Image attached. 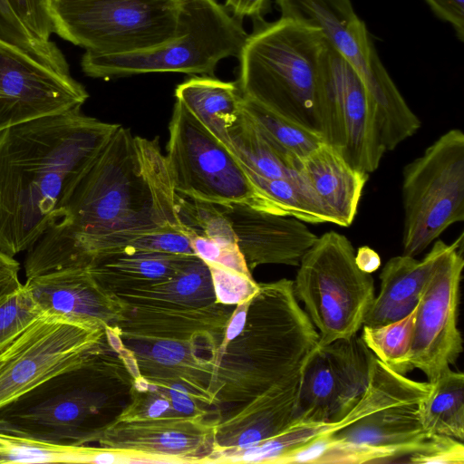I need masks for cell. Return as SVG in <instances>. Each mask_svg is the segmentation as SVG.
Segmentation results:
<instances>
[{
	"label": "cell",
	"instance_id": "cell-1",
	"mask_svg": "<svg viewBox=\"0 0 464 464\" xmlns=\"http://www.w3.org/2000/svg\"><path fill=\"white\" fill-rule=\"evenodd\" d=\"M176 191L158 140L119 126L81 179L58 218L24 260L26 279L88 268L134 237L181 225ZM185 232V231H184Z\"/></svg>",
	"mask_w": 464,
	"mask_h": 464
},
{
	"label": "cell",
	"instance_id": "cell-2",
	"mask_svg": "<svg viewBox=\"0 0 464 464\" xmlns=\"http://www.w3.org/2000/svg\"><path fill=\"white\" fill-rule=\"evenodd\" d=\"M120 125L79 110L0 133V251L29 250L58 218Z\"/></svg>",
	"mask_w": 464,
	"mask_h": 464
},
{
	"label": "cell",
	"instance_id": "cell-3",
	"mask_svg": "<svg viewBox=\"0 0 464 464\" xmlns=\"http://www.w3.org/2000/svg\"><path fill=\"white\" fill-rule=\"evenodd\" d=\"M319 334L298 304L293 281L259 284L241 332L218 347L217 405L245 402L296 371Z\"/></svg>",
	"mask_w": 464,
	"mask_h": 464
},
{
	"label": "cell",
	"instance_id": "cell-4",
	"mask_svg": "<svg viewBox=\"0 0 464 464\" xmlns=\"http://www.w3.org/2000/svg\"><path fill=\"white\" fill-rule=\"evenodd\" d=\"M328 46L321 30L296 20H255L237 57L243 97L321 134Z\"/></svg>",
	"mask_w": 464,
	"mask_h": 464
},
{
	"label": "cell",
	"instance_id": "cell-5",
	"mask_svg": "<svg viewBox=\"0 0 464 464\" xmlns=\"http://www.w3.org/2000/svg\"><path fill=\"white\" fill-rule=\"evenodd\" d=\"M431 389L430 382L411 379L392 390L368 388L354 420L316 438L285 463H378L409 456L430 436L422 426L420 404Z\"/></svg>",
	"mask_w": 464,
	"mask_h": 464
},
{
	"label": "cell",
	"instance_id": "cell-6",
	"mask_svg": "<svg viewBox=\"0 0 464 464\" xmlns=\"http://www.w3.org/2000/svg\"><path fill=\"white\" fill-rule=\"evenodd\" d=\"M248 36L240 20L218 0H179L175 36L141 52L99 54L85 52L81 67L92 78L150 72L213 76L218 63L238 57Z\"/></svg>",
	"mask_w": 464,
	"mask_h": 464
},
{
	"label": "cell",
	"instance_id": "cell-7",
	"mask_svg": "<svg viewBox=\"0 0 464 464\" xmlns=\"http://www.w3.org/2000/svg\"><path fill=\"white\" fill-rule=\"evenodd\" d=\"M103 353L1 408L0 430L61 444L93 442L111 400L113 373Z\"/></svg>",
	"mask_w": 464,
	"mask_h": 464
},
{
	"label": "cell",
	"instance_id": "cell-8",
	"mask_svg": "<svg viewBox=\"0 0 464 464\" xmlns=\"http://www.w3.org/2000/svg\"><path fill=\"white\" fill-rule=\"evenodd\" d=\"M281 17L318 28L360 76L373 105L383 146L394 150L414 135L420 121L382 64L351 0H275Z\"/></svg>",
	"mask_w": 464,
	"mask_h": 464
},
{
	"label": "cell",
	"instance_id": "cell-9",
	"mask_svg": "<svg viewBox=\"0 0 464 464\" xmlns=\"http://www.w3.org/2000/svg\"><path fill=\"white\" fill-rule=\"evenodd\" d=\"M293 284L318 332L319 345L356 335L375 296L372 276L357 266L351 241L336 231L318 237L302 257Z\"/></svg>",
	"mask_w": 464,
	"mask_h": 464
},
{
	"label": "cell",
	"instance_id": "cell-10",
	"mask_svg": "<svg viewBox=\"0 0 464 464\" xmlns=\"http://www.w3.org/2000/svg\"><path fill=\"white\" fill-rule=\"evenodd\" d=\"M166 160L175 191L214 204H241L288 216L250 179L239 160L178 100L169 127Z\"/></svg>",
	"mask_w": 464,
	"mask_h": 464
},
{
	"label": "cell",
	"instance_id": "cell-11",
	"mask_svg": "<svg viewBox=\"0 0 464 464\" xmlns=\"http://www.w3.org/2000/svg\"><path fill=\"white\" fill-rule=\"evenodd\" d=\"M54 34L85 52L136 53L171 40L179 0H49Z\"/></svg>",
	"mask_w": 464,
	"mask_h": 464
},
{
	"label": "cell",
	"instance_id": "cell-12",
	"mask_svg": "<svg viewBox=\"0 0 464 464\" xmlns=\"http://www.w3.org/2000/svg\"><path fill=\"white\" fill-rule=\"evenodd\" d=\"M402 254L416 256L464 220V134L452 129L403 169Z\"/></svg>",
	"mask_w": 464,
	"mask_h": 464
},
{
	"label": "cell",
	"instance_id": "cell-13",
	"mask_svg": "<svg viewBox=\"0 0 464 464\" xmlns=\"http://www.w3.org/2000/svg\"><path fill=\"white\" fill-rule=\"evenodd\" d=\"M105 329L43 314L0 353V409L104 353Z\"/></svg>",
	"mask_w": 464,
	"mask_h": 464
},
{
	"label": "cell",
	"instance_id": "cell-14",
	"mask_svg": "<svg viewBox=\"0 0 464 464\" xmlns=\"http://www.w3.org/2000/svg\"><path fill=\"white\" fill-rule=\"evenodd\" d=\"M89 98L66 58L51 59L0 38V133L35 119L79 110Z\"/></svg>",
	"mask_w": 464,
	"mask_h": 464
},
{
	"label": "cell",
	"instance_id": "cell-15",
	"mask_svg": "<svg viewBox=\"0 0 464 464\" xmlns=\"http://www.w3.org/2000/svg\"><path fill=\"white\" fill-rule=\"evenodd\" d=\"M373 358L357 334L317 343L300 368L291 424L334 423L344 417L366 390Z\"/></svg>",
	"mask_w": 464,
	"mask_h": 464
},
{
	"label": "cell",
	"instance_id": "cell-16",
	"mask_svg": "<svg viewBox=\"0 0 464 464\" xmlns=\"http://www.w3.org/2000/svg\"><path fill=\"white\" fill-rule=\"evenodd\" d=\"M318 112L325 143L359 170L379 168L386 150L373 105L360 76L330 43Z\"/></svg>",
	"mask_w": 464,
	"mask_h": 464
},
{
	"label": "cell",
	"instance_id": "cell-17",
	"mask_svg": "<svg viewBox=\"0 0 464 464\" xmlns=\"http://www.w3.org/2000/svg\"><path fill=\"white\" fill-rule=\"evenodd\" d=\"M177 411L156 418L119 419L102 426L99 447L130 455L135 463H208L218 420Z\"/></svg>",
	"mask_w": 464,
	"mask_h": 464
},
{
	"label": "cell",
	"instance_id": "cell-18",
	"mask_svg": "<svg viewBox=\"0 0 464 464\" xmlns=\"http://www.w3.org/2000/svg\"><path fill=\"white\" fill-rule=\"evenodd\" d=\"M461 250L462 245L442 259L416 306L410 366L420 370L430 382L450 369L463 350L458 328Z\"/></svg>",
	"mask_w": 464,
	"mask_h": 464
},
{
	"label": "cell",
	"instance_id": "cell-19",
	"mask_svg": "<svg viewBox=\"0 0 464 464\" xmlns=\"http://www.w3.org/2000/svg\"><path fill=\"white\" fill-rule=\"evenodd\" d=\"M222 332H201L188 337H168L134 343L130 349L140 375L160 388L184 387L199 404L217 405L215 375Z\"/></svg>",
	"mask_w": 464,
	"mask_h": 464
},
{
	"label": "cell",
	"instance_id": "cell-20",
	"mask_svg": "<svg viewBox=\"0 0 464 464\" xmlns=\"http://www.w3.org/2000/svg\"><path fill=\"white\" fill-rule=\"evenodd\" d=\"M24 285L44 315L107 328L116 326L128 306L105 290L87 268L54 271L26 279Z\"/></svg>",
	"mask_w": 464,
	"mask_h": 464
},
{
	"label": "cell",
	"instance_id": "cell-21",
	"mask_svg": "<svg viewBox=\"0 0 464 464\" xmlns=\"http://www.w3.org/2000/svg\"><path fill=\"white\" fill-rule=\"evenodd\" d=\"M228 218L250 271L265 264L298 266L318 237L291 216L256 210L241 204H218Z\"/></svg>",
	"mask_w": 464,
	"mask_h": 464
},
{
	"label": "cell",
	"instance_id": "cell-22",
	"mask_svg": "<svg viewBox=\"0 0 464 464\" xmlns=\"http://www.w3.org/2000/svg\"><path fill=\"white\" fill-rule=\"evenodd\" d=\"M300 368L218 419L210 458L259 444L282 433L293 420Z\"/></svg>",
	"mask_w": 464,
	"mask_h": 464
},
{
	"label": "cell",
	"instance_id": "cell-23",
	"mask_svg": "<svg viewBox=\"0 0 464 464\" xmlns=\"http://www.w3.org/2000/svg\"><path fill=\"white\" fill-rule=\"evenodd\" d=\"M462 243L460 235L450 245L436 241L421 260L403 254L389 259L380 274V292L374 296L363 325L380 326L409 314L418 304L439 264Z\"/></svg>",
	"mask_w": 464,
	"mask_h": 464
},
{
	"label": "cell",
	"instance_id": "cell-24",
	"mask_svg": "<svg viewBox=\"0 0 464 464\" xmlns=\"http://www.w3.org/2000/svg\"><path fill=\"white\" fill-rule=\"evenodd\" d=\"M295 173L322 204L333 224L349 227L353 223L368 173L353 168L325 142L297 163Z\"/></svg>",
	"mask_w": 464,
	"mask_h": 464
},
{
	"label": "cell",
	"instance_id": "cell-25",
	"mask_svg": "<svg viewBox=\"0 0 464 464\" xmlns=\"http://www.w3.org/2000/svg\"><path fill=\"white\" fill-rule=\"evenodd\" d=\"M226 306L218 303L200 307L138 305L130 307L116 327L122 339L141 343L206 331L222 332L232 314Z\"/></svg>",
	"mask_w": 464,
	"mask_h": 464
},
{
	"label": "cell",
	"instance_id": "cell-26",
	"mask_svg": "<svg viewBox=\"0 0 464 464\" xmlns=\"http://www.w3.org/2000/svg\"><path fill=\"white\" fill-rule=\"evenodd\" d=\"M192 256L121 248L96 256L87 269L105 290L116 295L169 278Z\"/></svg>",
	"mask_w": 464,
	"mask_h": 464
},
{
	"label": "cell",
	"instance_id": "cell-27",
	"mask_svg": "<svg viewBox=\"0 0 464 464\" xmlns=\"http://www.w3.org/2000/svg\"><path fill=\"white\" fill-rule=\"evenodd\" d=\"M175 97L229 149L227 130L236 120L243 102L237 82L213 76H193L176 87Z\"/></svg>",
	"mask_w": 464,
	"mask_h": 464
},
{
	"label": "cell",
	"instance_id": "cell-28",
	"mask_svg": "<svg viewBox=\"0 0 464 464\" xmlns=\"http://www.w3.org/2000/svg\"><path fill=\"white\" fill-rule=\"evenodd\" d=\"M116 295L129 308L145 304L200 307L216 303L209 268L197 255L169 278Z\"/></svg>",
	"mask_w": 464,
	"mask_h": 464
},
{
	"label": "cell",
	"instance_id": "cell-29",
	"mask_svg": "<svg viewBox=\"0 0 464 464\" xmlns=\"http://www.w3.org/2000/svg\"><path fill=\"white\" fill-rule=\"evenodd\" d=\"M128 457L101 447L54 443L0 430V464L128 463Z\"/></svg>",
	"mask_w": 464,
	"mask_h": 464
},
{
	"label": "cell",
	"instance_id": "cell-30",
	"mask_svg": "<svg viewBox=\"0 0 464 464\" xmlns=\"http://www.w3.org/2000/svg\"><path fill=\"white\" fill-rule=\"evenodd\" d=\"M227 132L229 150L246 174L267 179L295 175L294 167L271 145L243 107Z\"/></svg>",
	"mask_w": 464,
	"mask_h": 464
},
{
	"label": "cell",
	"instance_id": "cell-31",
	"mask_svg": "<svg viewBox=\"0 0 464 464\" xmlns=\"http://www.w3.org/2000/svg\"><path fill=\"white\" fill-rule=\"evenodd\" d=\"M420 404V417L429 435L440 434L464 440V375L450 368L433 382Z\"/></svg>",
	"mask_w": 464,
	"mask_h": 464
},
{
	"label": "cell",
	"instance_id": "cell-32",
	"mask_svg": "<svg viewBox=\"0 0 464 464\" xmlns=\"http://www.w3.org/2000/svg\"><path fill=\"white\" fill-rule=\"evenodd\" d=\"M242 107L271 145L294 167L324 142L322 135L243 97Z\"/></svg>",
	"mask_w": 464,
	"mask_h": 464
},
{
	"label": "cell",
	"instance_id": "cell-33",
	"mask_svg": "<svg viewBox=\"0 0 464 464\" xmlns=\"http://www.w3.org/2000/svg\"><path fill=\"white\" fill-rule=\"evenodd\" d=\"M416 306L400 320L380 326L362 327L361 338L372 353L387 367L404 375L412 371L410 356Z\"/></svg>",
	"mask_w": 464,
	"mask_h": 464
},
{
	"label": "cell",
	"instance_id": "cell-34",
	"mask_svg": "<svg viewBox=\"0 0 464 464\" xmlns=\"http://www.w3.org/2000/svg\"><path fill=\"white\" fill-rule=\"evenodd\" d=\"M247 175L253 183L280 205L288 216L303 222L333 224L329 214L296 173L291 178L279 179Z\"/></svg>",
	"mask_w": 464,
	"mask_h": 464
},
{
	"label": "cell",
	"instance_id": "cell-35",
	"mask_svg": "<svg viewBox=\"0 0 464 464\" xmlns=\"http://www.w3.org/2000/svg\"><path fill=\"white\" fill-rule=\"evenodd\" d=\"M175 208L185 233L237 243L228 218L218 204L198 200L176 192Z\"/></svg>",
	"mask_w": 464,
	"mask_h": 464
},
{
	"label": "cell",
	"instance_id": "cell-36",
	"mask_svg": "<svg viewBox=\"0 0 464 464\" xmlns=\"http://www.w3.org/2000/svg\"><path fill=\"white\" fill-rule=\"evenodd\" d=\"M43 314L24 285L0 298V353Z\"/></svg>",
	"mask_w": 464,
	"mask_h": 464
},
{
	"label": "cell",
	"instance_id": "cell-37",
	"mask_svg": "<svg viewBox=\"0 0 464 464\" xmlns=\"http://www.w3.org/2000/svg\"><path fill=\"white\" fill-rule=\"evenodd\" d=\"M0 38L46 58L65 57L54 42L40 40L25 26L10 0H0Z\"/></svg>",
	"mask_w": 464,
	"mask_h": 464
},
{
	"label": "cell",
	"instance_id": "cell-38",
	"mask_svg": "<svg viewBox=\"0 0 464 464\" xmlns=\"http://www.w3.org/2000/svg\"><path fill=\"white\" fill-rule=\"evenodd\" d=\"M207 263V262H206ZM213 285L216 303L237 305L251 299L258 291L252 276L245 275L215 263H207Z\"/></svg>",
	"mask_w": 464,
	"mask_h": 464
},
{
	"label": "cell",
	"instance_id": "cell-39",
	"mask_svg": "<svg viewBox=\"0 0 464 464\" xmlns=\"http://www.w3.org/2000/svg\"><path fill=\"white\" fill-rule=\"evenodd\" d=\"M194 253L207 263H215L237 272L252 276L245 257L235 242L213 239L187 233Z\"/></svg>",
	"mask_w": 464,
	"mask_h": 464
},
{
	"label": "cell",
	"instance_id": "cell-40",
	"mask_svg": "<svg viewBox=\"0 0 464 464\" xmlns=\"http://www.w3.org/2000/svg\"><path fill=\"white\" fill-rule=\"evenodd\" d=\"M121 248L175 255H196L188 236L184 230L174 227L134 237L120 249Z\"/></svg>",
	"mask_w": 464,
	"mask_h": 464
},
{
	"label": "cell",
	"instance_id": "cell-41",
	"mask_svg": "<svg viewBox=\"0 0 464 464\" xmlns=\"http://www.w3.org/2000/svg\"><path fill=\"white\" fill-rule=\"evenodd\" d=\"M407 458V462L415 464H463V441L445 435L432 434L418 450Z\"/></svg>",
	"mask_w": 464,
	"mask_h": 464
},
{
	"label": "cell",
	"instance_id": "cell-42",
	"mask_svg": "<svg viewBox=\"0 0 464 464\" xmlns=\"http://www.w3.org/2000/svg\"><path fill=\"white\" fill-rule=\"evenodd\" d=\"M25 26L40 40L51 41L54 34L49 12V0H10Z\"/></svg>",
	"mask_w": 464,
	"mask_h": 464
},
{
	"label": "cell",
	"instance_id": "cell-43",
	"mask_svg": "<svg viewBox=\"0 0 464 464\" xmlns=\"http://www.w3.org/2000/svg\"><path fill=\"white\" fill-rule=\"evenodd\" d=\"M432 12L454 29L457 38L464 41V0H424Z\"/></svg>",
	"mask_w": 464,
	"mask_h": 464
},
{
	"label": "cell",
	"instance_id": "cell-44",
	"mask_svg": "<svg viewBox=\"0 0 464 464\" xmlns=\"http://www.w3.org/2000/svg\"><path fill=\"white\" fill-rule=\"evenodd\" d=\"M268 4L269 0H225L224 6L240 21L245 17H251L255 21L262 19Z\"/></svg>",
	"mask_w": 464,
	"mask_h": 464
},
{
	"label": "cell",
	"instance_id": "cell-45",
	"mask_svg": "<svg viewBox=\"0 0 464 464\" xmlns=\"http://www.w3.org/2000/svg\"><path fill=\"white\" fill-rule=\"evenodd\" d=\"M355 263L364 273L372 274L381 266V258L376 251L369 246H361L355 254Z\"/></svg>",
	"mask_w": 464,
	"mask_h": 464
},
{
	"label": "cell",
	"instance_id": "cell-46",
	"mask_svg": "<svg viewBox=\"0 0 464 464\" xmlns=\"http://www.w3.org/2000/svg\"><path fill=\"white\" fill-rule=\"evenodd\" d=\"M19 263L13 257L0 251V283L18 277Z\"/></svg>",
	"mask_w": 464,
	"mask_h": 464
},
{
	"label": "cell",
	"instance_id": "cell-47",
	"mask_svg": "<svg viewBox=\"0 0 464 464\" xmlns=\"http://www.w3.org/2000/svg\"><path fill=\"white\" fill-rule=\"evenodd\" d=\"M21 285L18 277L0 283V298Z\"/></svg>",
	"mask_w": 464,
	"mask_h": 464
}]
</instances>
